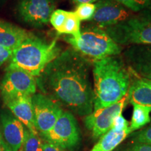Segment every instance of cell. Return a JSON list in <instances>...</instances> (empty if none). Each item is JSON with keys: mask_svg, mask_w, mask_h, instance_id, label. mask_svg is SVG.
Segmentation results:
<instances>
[{"mask_svg": "<svg viewBox=\"0 0 151 151\" xmlns=\"http://www.w3.org/2000/svg\"><path fill=\"white\" fill-rule=\"evenodd\" d=\"M90 70L89 60L73 48H67L36 78L37 87L71 112L86 117L94 109Z\"/></svg>", "mask_w": 151, "mask_h": 151, "instance_id": "6da1fadb", "label": "cell"}, {"mask_svg": "<svg viewBox=\"0 0 151 151\" xmlns=\"http://www.w3.org/2000/svg\"><path fill=\"white\" fill-rule=\"evenodd\" d=\"M122 57L111 56L94 60V109L99 111L118 102L127 94L131 73Z\"/></svg>", "mask_w": 151, "mask_h": 151, "instance_id": "7a4b0ae2", "label": "cell"}, {"mask_svg": "<svg viewBox=\"0 0 151 151\" xmlns=\"http://www.w3.org/2000/svg\"><path fill=\"white\" fill-rule=\"evenodd\" d=\"M62 52L56 39L48 42L31 34L13 50L7 69H20L37 78Z\"/></svg>", "mask_w": 151, "mask_h": 151, "instance_id": "3957f363", "label": "cell"}, {"mask_svg": "<svg viewBox=\"0 0 151 151\" xmlns=\"http://www.w3.org/2000/svg\"><path fill=\"white\" fill-rule=\"evenodd\" d=\"M65 39L71 48L93 61L118 56L122 52V46L115 42L104 29L92 23L81 29V37L77 40L71 37H65Z\"/></svg>", "mask_w": 151, "mask_h": 151, "instance_id": "277c9868", "label": "cell"}, {"mask_svg": "<svg viewBox=\"0 0 151 151\" xmlns=\"http://www.w3.org/2000/svg\"><path fill=\"white\" fill-rule=\"evenodd\" d=\"M104 30L121 46L151 45V14H136Z\"/></svg>", "mask_w": 151, "mask_h": 151, "instance_id": "5b68a950", "label": "cell"}, {"mask_svg": "<svg viewBox=\"0 0 151 151\" xmlns=\"http://www.w3.org/2000/svg\"><path fill=\"white\" fill-rule=\"evenodd\" d=\"M43 137L45 141L65 150H69L78 146L81 132L73 113L63 111L52 129Z\"/></svg>", "mask_w": 151, "mask_h": 151, "instance_id": "8992f818", "label": "cell"}, {"mask_svg": "<svg viewBox=\"0 0 151 151\" xmlns=\"http://www.w3.org/2000/svg\"><path fill=\"white\" fill-rule=\"evenodd\" d=\"M37 79L18 69H6L1 84L0 93L4 102L20 95L32 96L37 92Z\"/></svg>", "mask_w": 151, "mask_h": 151, "instance_id": "52a82bcc", "label": "cell"}, {"mask_svg": "<svg viewBox=\"0 0 151 151\" xmlns=\"http://www.w3.org/2000/svg\"><path fill=\"white\" fill-rule=\"evenodd\" d=\"M32 101L35 128L43 137L52 129L64 111L59 103L42 93L33 94Z\"/></svg>", "mask_w": 151, "mask_h": 151, "instance_id": "ba28073f", "label": "cell"}, {"mask_svg": "<svg viewBox=\"0 0 151 151\" xmlns=\"http://www.w3.org/2000/svg\"><path fill=\"white\" fill-rule=\"evenodd\" d=\"M127 94L118 102L92 113L84 118V124L87 129L92 132L94 139H99L111 129L113 119L122 113L127 104Z\"/></svg>", "mask_w": 151, "mask_h": 151, "instance_id": "9c48e42d", "label": "cell"}, {"mask_svg": "<svg viewBox=\"0 0 151 151\" xmlns=\"http://www.w3.org/2000/svg\"><path fill=\"white\" fill-rule=\"evenodd\" d=\"M18 13L22 21L35 27L48 24L52 12L55 10L54 0H21Z\"/></svg>", "mask_w": 151, "mask_h": 151, "instance_id": "30bf717a", "label": "cell"}, {"mask_svg": "<svg viewBox=\"0 0 151 151\" xmlns=\"http://www.w3.org/2000/svg\"><path fill=\"white\" fill-rule=\"evenodd\" d=\"M95 5L91 22L103 29L125 21L136 14L115 0H99Z\"/></svg>", "mask_w": 151, "mask_h": 151, "instance_id": "8fae6325", "label": "cell"}, {"mask_svg": "<svg viewBox=\"0 0 151 151\" xmlns=\"http://www.w3.org/2000/svg\"><path fill=\"white\" fill-rule=\"evenodd\" d=\"M1 122L4 151H19L23 143L26 127L8 113L1 114Z\"/></svg>", "mask_w": 151, "mask_h": 151, "instance_id": "7c38bea8", "label": "cell"}, {"mask_svg": "<svg viewBox=\"0 0 151 151\" xmlns=\"http://www.w3.org/2000/svg\"><path fill=\"white\" fill-rule=\"evenodd\" d=\"M122 58L133 72L142 78L151 76V45L129 46Z\"/></svg>", "mask_w": 151, "mask_h": 151, "instance_id": "4fadbf2b", "label": "cell"}, {"mask_svg": "<svg viewBox=\"0 0 151 151\" xmlns=\"http://www.w3.org/2000/svg\"><path fill=\"white\" fill-rule=\"evenodd\" d=\"M4 104L13 115L29 131L38 133L35 126L32 96L20 95L6 101Z\"/></svg>", "mask_w": 151, "mask_h": 151, "instance_id": "5bb4252c", "label": "cell"}, {"mask_svg": "<svg viewBox=\"0 0 151 151\" xmlns=\"http://www.w3.org/2000/svg\"><path fill=\"white\" fill-rule=\"evenodd\" d=\"M31 34L18 26L0 20V46L14 50Z\"/></svg>", "mask_w": 151, "mask_h": 151, "instance_id": "9a60e30c", "label": "cell"}, {"mask_svg": "<svg viewBox=\"0 0 151 151\" xmlns=\"http://www.w3.org/2000/svg\"><path fill=\"white\" fill-rule=\"evenodd\" d=\"M127 100L132 105H140L151 109V88L142 78H137L130 84Z\"/></svg>", "mask_w": 151, "mask_h": 151, "instance_id": "2e32d148", "label": "cell"}, {"mask_svg": "<svg viewBox=\"0 0 151 151\" xmlns=\"http://www.w3.org/2000/svg\"><path fill=\"white\" fill-rule=\"evenodd\" d=\"M132 132L129 127L122 131L110 129L100 137L99 141L90 151H113Z\"/></svg>", "mask_w": 151, "mask_h": 151, "instance_id": "e0dca14e", "label": "cell"}, {"mask_svg": "<svg viewBox=\"0 0 151 151\" xmlns=\"http://www.w3.org/2000/svg\"><path fill=\"white\" fill-rule=\"evenodd\" d=\"M151 109L143 106L134 104L133 113L130 124V129L132 132L143 127L150 122Z\"/></svg>", "mask_w": 151, "mask_h": 151, "instance_id": "ac0fdd59", "label": "cell"}, {"mask_svg": "<svg viewBox=\"0 0 151 151\" xmlns=\"http://www.w3.org/2000/svg\"><path fill=\"white\" fill-rule=\"evenodd\" d=\"M81 22L74 11H68L67 18L60 35H67L76 40L78 39L81 35Z\"/></svg>", "mask_w": 151, "mask_h": 151, "instance_id": "d6986e66", "label": "cell"}, {"mask_svg": "<svg viewBox=\"0 0 151 151\" xmlns=\"http://www.w3.org/2000/svg\"><path fill=\"white\" fill-rule=\"evenodd\" d=\"M136 14H151V0H115Z\"/></svg>", "mask_w": 151, "mask_h": 151, "instance_id": "ffe728a7", "label": "cell"}, {"mask_svg": "<svg viewBox=\"0 0 151 151\" xmlns=\"http://www.w3.org/2000/svg\"><path fill=\"white\" fill-rule=\"evenodd\" d=\"M42 145L43 141L38 133H34L26 127L21 151H43Z\"/></svg>", "mask_w": 151, "mask_h": 151, "instance_id": "44dd1931", "label": "cell"}, {"mask_svg": "<svg viewBox=\"0 0 151 151\" xmlns=\"http://www.w3.org/2000/svg\"><path fill=\"white\" fill-rule=\"evenodd\" d=\"M95 4H81L74 12L81 21H91L95 12Z\"/></svg>", "mask_w": 151, "mask_h": 151, "instance_id": "7402d4cb", "label": "cell"}, {"mask_svg": "<svg viewBox=\"0 0 151 151\" xmlns=\"http://www.w3.org/2000/svg\"><path fill=\"white\" fill-rule=\"evenodd\" d=\"M67 14V11L62 10V9H56L50 16L49 22H50V24H52V27L58 34H60L62 27H63Z\"/></svg>", "mask_w": 151, "mask_h": 151, "instance_id": "603a6c76", "label": "cell"}, {"mask_svg": "<svg viewBox=\"0 0 151 151\" xmlns=\"http://www.w3.org/2000/svg\"><path fill=\"white\" fill-rule=\"evenodd\" d=\"M133 142L151 144V125L137 132L134 137Z\"/></svg>", "mask_w": 151, "mask_h": 151, "instance_id": "cb8c5ba5", "label": "cell"}, {"mask_svg": "<svg viewBox=\"0 0 151 151\" xmlns=\"http://www.w3.org/2000/svg\"><path fill=\"white\" fill-rule=\"evenodd\" d=\"M128 124L129 123H128L127 120L123 117L122 113H120L113 119L111 129L116 130V131H122V130L127 129L129 127Z\"/></svg>", "mask_w": 151, "mask_h": 151, "instance_id": "d4e9b609", "label": "cell"}, {"mask_svg": "<svg viewBox=\"0 0 151 151\" xmlns=\"http://www.w3.org/2000/svg\"><path fill=\"white\" fill-rule=\"evenodd\" d=\"M123 151H151V144L134 143L132 146L126 148Z\"/></svg>", "mask_w": 151, "mask_h": 151, "instance_id": "484cf974", "label": "cell"}, {"mask_svg": "<svg viewBox=\"0 0 151 151\" xmlns=\"http://www.w3.org/2000/svg\"><path fill=\"white\" fill-rule=\"evenodd\" d=\"M12 54L13 50L6 47L0 46V67L11 59Z\"/></svg>", "mask_w": 151, "mask_h": 151, "instance_id": "4316f807", "label": "cell"}, {"mask_svg": "<svg viewBox=\"0 0 151 151\" xmlns=\"http://www.w3.org/2000/svg\"><path fill=\"white\" fill-rule=\"evenodd\" d=\"M43 151H69L65 149H62L60 147H58L52 143L48 142V141H45L43 142L42 145Z\"/></svg>", "mask_w": 151, "mask_h": 151, "instance_id": "83f0119b", "label": "cell"}, {"mask_svg": "<svg viewBox=\"0 0 151 151\" xmlns=\"http://www.w3.org/2000/svg\"><path fill=\"white\" fill-rule=\"evenodd\" d=\"M99 0H73V1L76 4H93L97 2Z\"/></svg>", "mask_w": 151, "mask_h": 151, "instance_id": "f1b7e54d", "label": "cell"}, {"mask_svg": "<svg viewBox=\"0 0 151 151\" xmlns=\"http://www.w3.org/2000/svg\"><path fill=\"white\" fill-rule=\"evenodd\" d=\"M0 151H4L3 143H2V136H1V130H0Z\"/></svg>", "mask_w": 151, "mask_h": 151, "instance_id": "f546056e", "label": "cell"}, {"mask_svg": "<svg viewBox=\"0 0 151 151\" xmlns=\"http://www.w3.org/2000/svg\"><path fill=\"white\" fill-rule=\"evenodd\" d=\"M142 79L147 85H148V86L151 88V80H150V79H148V78H142Z\"/></svg>", "mask_w": 151, "mask_h": 151, "instance_id": "4dcf8cb0", "label": "cell"}, {"mask_svg": "<svg viewBox=\"0 0 151 151\" xmlns=\"http://www.w3.org/2000/svg\"><path fill=\"white\" fill-rule=\"evenodd\" d=\"M148 78V79H150V80H151V76H148V77H147V78Z\"/></svg>", "mask_w": 151, "mask_h": 151, "instance_id": "1f68e13d", "label": "cell"}]
</instances>
